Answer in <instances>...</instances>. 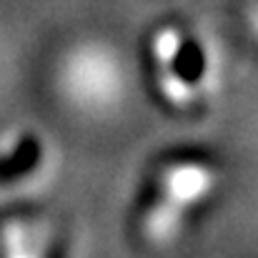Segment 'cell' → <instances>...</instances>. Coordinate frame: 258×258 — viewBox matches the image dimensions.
<instances>
[{"label":"cell","mask_w":258,"mask_h":258,"mask_svg":"<svg viewBox=\"0 0 258 258\" xmlns=\"http://www.w3.org/2000/svg\"><path fill=\"white\" fill-rule=\"evenodd\" d=\"M58 86L73 108L83 113H108L123 100L128 73L110 45L81 43L63 58Z\"/></svg>","instance_id":"1"},{"label":"cell","mask_w":258,"mask_h":258,"mask_svg":"<svg viewBox=\"0 0 258 258\" xmlns=\"http://www.w3.org/2000/svg\"><path fill=\"white\" fill-rule=\"evenodd\" d=\"M213 188H216V171L201 161H173L158 175L161 196L183 208L206 201Z\"/></svg>","instance_id":"2"},{"label":"cell","mask_w":258,"mask_h":258,"mask_svg":"<svg viewBox=\"0 0 258 258\" xmlns=\"http://www.w3.org/2000/svg\"><path fill=\"white\" fill-rule=\"evenodd\" d=\"M48 251V233L30 221L13 218L0 228V253L10 258H38Z\"/></svg>","instance_id":"3"},{"label":"cell","mask_w":258,"mask_h":258,"mask_svg":"<svg viewBox=\"0 0 258 258\" xmlns=\"http://www.w3.org/2000/svg\"><path fill=\"white\" fill-rule=\"evenodd\" d=\"M185 226V208L173 203L168 198H158L148 206L143 216V233L153 243H168L173 241Z\"/></svg>","instance_id":"4"},{"label":"cell","mask_w":258,"mask_h":258,"mask_svg":"<svg viewBox=\"0 0 258 258\" xmlns=\"http://www.w3.org/2000/svg\"><path fill=\"white\" fill-rule=\"evenodd\" d=\"M38 158H40V143L33 136H23L8 153L0 156V183L33 171L38 166Z\"/></svg>","instance_id":"5"},{"label":"cell","mask_w":258,"mask_h":258,"mask_svg":"<svg viewBox=\"0 0 258 258\" xmlns=\"http://www.w3.org/2000/svg\"><path fill=\"white\" fill-rule=\"evenodd\" d=\"M183 45H185V35L180 28L175 25H163L153 33L151 38V55H153V63L158 68H166V66H175V60L180 58L183 53Z\"/></svg>","instance_id":"6"},{"label":"cell","mask_w":258,"mask_h":258,"mask_svg":"<svg viewBox=\"0 0 258 258\" xmlns=\"http://www.w3.org/2000/svg\"><path fill=\"white\" fill-rule=\"evenodd\" d=\"M158 90L175 108H185V105H190L196 100V88L188 83V78H183L175 71V66L158 68Z\"/></svg>","instance_id":"7"},{"label":"cell","mask_w":258,"mask_h":258,"mask_svg":"<svg viewBox=\"0 0 258 258\" xmlns=\"http://www.w3.org/2000/svg\"><path fill=\"white\" fill-rule=\"evenodd\" d=\"M246 18H248V28H251V33L258 38V3H253V5L248 8Z\"/></svg>","instance_id":"8"}]
</instances>
